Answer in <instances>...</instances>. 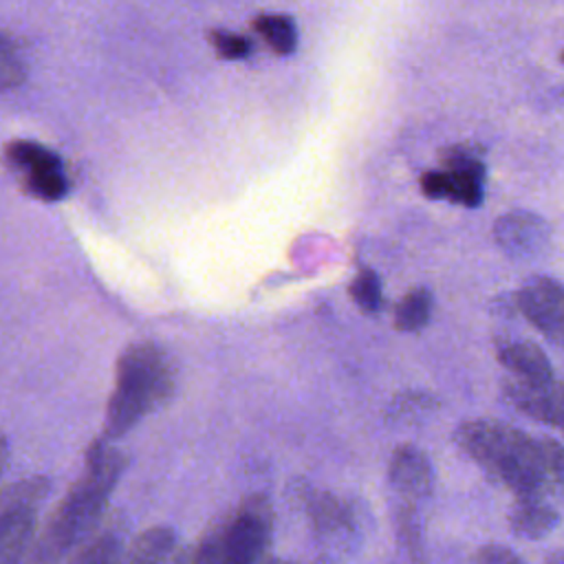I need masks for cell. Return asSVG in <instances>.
I'll return each instance as SVG.
<instances>
[{
	"label": "cell",
	"mask_w": 564,
	"mask_h": 564,
	"mask_svg": "<svg viewBox=\"0 0 564 564\" xmlns=\"http://www.w3.org/2000/svg\"><path fill=\"white\" fill-rule=\"evenodd\" d=\"M458 447L518 500L546 498L562 478V447L553 438H531L502 421L476 419L456 430Z\"/></svg>",
	"instance_id": "cell-1"
},
{
	"label": "cell",
	"mask_w": 564,
	"mask_h": 564,
	"mask_svg": "<svg viewBox=\"0 0 564 564\" xmlns=\"http://www.w3.org/2000/svg\"><path fill=\"white\" fill-rule=\"evenodd\" d=\"M123 456L108 438H97L88 447L82 476L70 485L42 533H35L31 542L26 557L33 564H57L90 533L123 474Z\"/></svg>",
	"instance_id": "cell-2"
},
{
	"label": "cell",
	"mask_w": 564,
	"mask_h": 564,
	"mask_svg": "<svg viewBox=\"0 0 564 564\" xmlns=\"http://www.w3.org/2000/svg\"><path fill=\"white\" fill-rule=\"evenodd\" d=\"M174 388V368L165 352L150 344H130L117 359L115 388L106 405L104 438L128 434L148 412L161 405Z\"/></svg>",
	"instance_id": "cell-3"
},
{
	"label": "cell",
	"mask_w": 564,
	"mask_h": 564,
	"mask_svg": "<svg viewBox=\"0 0 564 564\" xmlns=\"http://www.w3.org/2000/svg\"><path fill=\"white\" fill-rule=\"evenodd\" d=\"M46 491V480L29 478L0 494V564L24 562Z\"/></svg>",
	"instance_id": "cell-4"
},
{
	"label": "cell",
	"mask_w": 564,
	"mask_h": 564,
	"mask_svg": "<svg viewBox=\"0 0 564 564\" xmlns=\"http://www.w3.org/2000/svg\"><path fill=\"white\" fill-rule=\"evenodd\" d=\"M4 161L31 198L57 203L68 194L64 161L44 143L33 139H11L4 145Z\"/></svg>",
	"instance_id": "cell-5"
},
{
	"label": "cell",
	"mask_w": 564,
	"mask_h": 564,
	"mask_svg": "<svg viewBox=\"0 0 564 564\" xmlns=\"http://www.w3.org/2000/svg\"><path fill=\"white\" fill-rule=\"evenodd\" d=\"M445 170L425 172L421 189L430 198H445L465 207H478L482 200V163L460 148L445 154Z\"/></svg>",
	"instance_id": "cell-6"
},
{
	"label": "cell",
	"mask_w": 564,
	"mask_h": 564,
	"mask_svg": "<svg viewBox=\"0 0 564 564\" xmlns=\"http://www.w3.org/2000/svg\"><path fill=\"white\" fill-rule=\"evenodd\" d=\"M267 535L269 518L264 516V505H245L218 546L216 564H256L267 544Z\"/></svg>",
	"instance_id": "cell-7"
},
{
	"label": "cell",
	"mask_w": 564,
	"mask_h": 564,
	"mask_svg": "<svg viewBox=\"0 0 564 564\" xmlns=\"http://www.w3.org/2000/svg\"><path fill=\"white\" fill-rule=\"evenodd\" d=\"M518 308L522 315L553 344L564 333V291L553 278H533L518 291Z\"/></svg>",
	"instance_id": "cell-8"
},
{
	"label": "cell",
	"mask_w": 564,
	"mask_h": 564,
	"mask_svg": "<svg viewBox=\"0 0 564 564\" xmlns=\"http://www.w3.org/2000/svg\"><path fill=\"white\" fill-rule=\"evenodd\" d=\"M498 247L511 258H533L544 251L551 238L549 223L533 212H509L494 227Z\"/></svg>",
	"instance_id": "cell-9"
},
{
	"label": "cell",
	"mask_w": 564,
	"mask_h": 564,
	"mask_svg": "<svg viewBox=\"0 0 564 564\" xmlns=\"http://www.w3.org/2000/svg\"><path fill=\"white\" fill-rule=\"evenodd\" d=\"M502 394L522 414L557 427L562 414V390L560 383H533L518 377H509L502 383Z\"/></svg>",
	"instance_id": "cell-10"
},
{
	"label": "cell",
	"mask_w": 564,
	"mask_h": 564,
	"mask_svg": "<svg viewBox=\"0 0 564 564\" xmlns=\"http://www.w3.org/2000/svg\"><path fill=\"white\" fill-rule=\"evenodd\" d=\"M388 478L397 491L410 498H423L432 491L434 471L430 458L416 445H399L392 452Z\"/></svg>",
	"instance_id": "cell-11"
},
{
	"label": "cell",
	"mask_w": 564,
	"mask_h": 564,
	"mask_svg": "<svg viewBox=\"0 0 564 564\" xmlns=\"http://www.w3.org/2000/svg\"><path fill=\"white\" fill-rule=\"evenodd\" d=\"M498 359L511 372V377L533 381V383L557 381L549 357L533 341H522V339L505 341L498 346Z\"/></svg>",
	"instance_id": "cell-12"
},
{
	"label": "cell",
	"mask_w": 564,
	"mask_h": 564,
	"mask_svg": "<svg viewBox=\"0 0 564 564\" xmlns=\"http://www.w3.org/2000/svg\"><path fill=\"white\" fill-rule=\"evenodd\" d=\"M560 522V511L546 502V498L518 500V507L509 516V527L516 535L538 540L551 533Z\"/></svg>",
	"instance_id": "cell-13"
},
{
	"label": "cell",
	"mask_w": 564,
	"mask_h": 564,
	"mask_svg": "<svg viewBox=\"0 0 564 564\" xmlns=\"http://www.w3.org/2000/svg\"><path fill=\"white\" fill-rule=\"evenodd\" d=\"M29 77V62L15 37L0 31V93L20 88Z\"/></svg>",
	"instance_id": "cell-14"
},
{
	"label": "cell",
	"mask_w": 564,
	"mask_h": 564,
	"mask_svg": "<svg viewBox=\"0 0 564 564\" xmlns=\"http://www.w3.org/2000/svg\"><path fill=\"white\" fill-rule=\"evenodd\" d=\"M432 315V293L423 286L405 293L394 308V326L405 333L421 330Z\"/></svg>",
	"instance_id": "cell-15"
},
{
	"label": "cell",
	"mask_w": 564,
	"mask_h": 564,
	"mask_svg": "<svg viewBox=\"0 0 564 564\" xmlns=\"http://www.w3.org/2000/svg\"><path fill=\"white\" fill-rule=\"evenodd\" d=\"M253 26L278 55H291L297 48V29L291 18L260 15L256 18Z\"/></svg>",
	"instance_id": "cell-16"
},
{
	"label": "cell",
	"mask_w": 564,
	"mask_h": 564,
	"mask_svg": "<svg viewBox=\"0 0 564 564\" xmlns=\"http://www.w3.org/2000/svg\"><path fill=\"white\" fill-rule=\"evenodd\" d=\"M350 297L364 313H377L381 308V280L372 269H361L350 284Z\"/></svg>",
	"instance_id": "cell-17"
},
{
	"label": "cell",
	"mask_w": 564,
	"mask_h": 564,
	"mask_svg": "<svg viewBox=\"0 0 564 564\" xmlns=\"http://www.w3.org/2000/svg\"><path fill=\"white\" fill-rule=\"evenodd\" d=\"M308 509H311V518L319 531H335L346 522L344 507L333 496H317Z\"/></svg>",
	"instance_id": "cell-18"
},
{
	"label": "cell",
	"mask_w": 564,
	"mask_h": 564,
	"mask_svg": "<svg viewBox=\"0 0 564 564\" xmlns=\"http://www.w3.org/2000/svg\"><path fill=\"white\" fill-rule=\"evenodd\" d=\"M117 551L119 544L112 535L95 540L90 546H86L73 564H117Z\"/></svg>",
	"instance_id": "cell-19"
},
{
	"label": "cell",
	"mask_w": 564,
	"mask_h": 564,
	"mask_svg": "<svg viewBox=\"0 0 564 564\" xmlns=\"http://www.w3.org/2000/svg\"><path fill=\"white\" fill-rule=\"evenodd\" d=\"M209 42L223 59H242L249 55V42L229 31H209Z\"/></svg>",
	"instance_id": "cell-20"
},
{
	"label": "cell",
	"mask_w": 564,
	"mask_h": 564,
	"mask_svg": "<svg viewBox=\"0 0 564 564\" xmlns=\"http://www.w3.org/2000/svg\"><path fill=\"white\" fill-rule=\"evenodd\" d=\"M9 438H7V434L0 430V478H2V474H4V469H7V463H9Z\"/></svg>",
	"instance_id": "cell-21"
},
{
	"label": "cell",
	"mask_w": 564,
	"mask_h": 564,
	"mask_svg": "<svg viewBox=\"0 0 564 564\" xmlns=\"http://www.w3.org/2000/svg\"><path fill=\"white\" fill-rule=\"evenodd\" d=\"M505 564H522V562H520V560H516V557H513V555H511V557H509V560H507V562H505Z\"/></svg>",
	"instance_id": "cell-22"
}]
</instances>
